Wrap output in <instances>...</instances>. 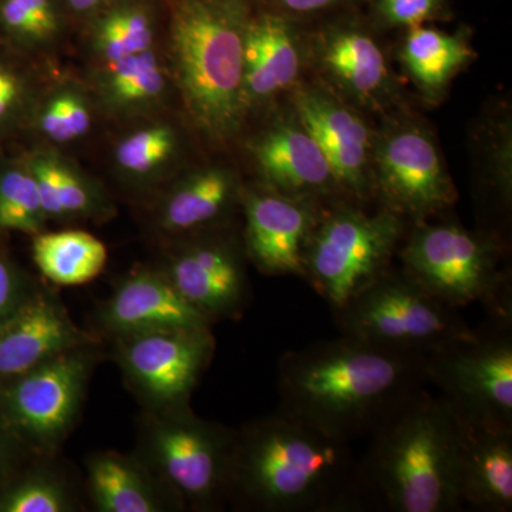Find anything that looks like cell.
<instances>
[{"instance_id": "cell-5", "label": "cell", "mask_w": 512, "mask_h": 512, "mask_svg": "<svg viewBox=\"0 0 512 512\" xmlns=\"http://www.w3.org/2000/svg\"><path fill=\"white\" fill-rule=\"evenodd\" d=\"M505 241L454 221L414 222L397 255L402 269L440 301L461 309L481 303L491 318H511Z\"/></svg>"}, {"instance_id": "cell-27", "label": "cell", "mask_w": 512, "mask_h": 512, "mask_svg": "<svg viewBox=\"0 0 512 512\" xmlns=\"http://www.w3.org/2000/svg\"><path fill=\"white\" fill-rule=\"evenodd\" d=\"M33 259L43 275L57 285L93 281L107 262V248L99 238L79 229L36 234Z\"/></svg>"}, {"instance_id": "cell-11", "label": "cell", "mask_w": 512, "mask_h": 512, "mask_svg": "<svg viewBox=\"0 0 512 512\" xmlns=\"http://www.w3.org/2000/svg\"><path fill=\"white\" fill-rule=\"evenodd\" d=\"M289 103L328 161L343 200L367 205L373 191L376 127L363 111L318 80L302 82Z\"/></svg>"}, {"instance_id": "cell-23", "label": "cell", "mask_w": 512, "mask_h": 512, "mask_svg": "<svg viewBox=\"0 0 512 512\" xmlns=\"http://www.w3.org/2000/svg\"><path fill=\"white\" fill-rule=\"evenodd\" d=\"M470 35L433 26L404 30L397 59L404 73L426 100L439 101L458 73L474 62Z\"/></svg>"}, {"instance_id": "cell-32", "label": "cell", "mask_w": 512, "mask_h": 512, "mask_svg": "<svg viewBox=\"0 0 512 512\" xmlns=\"http://www.w3.org/2000/svg\"><path fill=\"white\" fill-rule=\"evenodd\" d=\"M180 151V136L168 123L131 131L114 148V163L130 178H148L170 164Z\"/></svg>"}, {"instance_id": "cell-1", "label": "cell", "mask_w": 512, "mask_h": 512, "mask_svg": "<svg viewBox=\"0 0 512 512\" xmlns=\"http://www.w3.org/2000/svg\"><path fill=\"white\" fill-rule=\"evenodd\" d=\"M426 357L343 333L292 350L279 362V410L352 443L424 389Z\"/></svg>"}, {"instance_id": "cell-4", "label": "cell", "mask_w": 512, "mask_h": 512, "mask_svg": "<svg viewBox=\"0 0 512 512\" xmlns=\"http://www.w3.org/2000/svg\"><path fill=\"white\" fill-rule=\"evenodd\" d=\"M251 0H170L171 76L194 127L225 146L244 126L245 35Z\"/></svg>"}, {"instance_id": "cell-3", "label": "cell", "mask_w": 512, "mask_h": 512, "mask_svg": "<svg viewBox=\"0 0 512 512\" xmlns=\"http://www.w3.org/2000/svg\"><path fill=\"white\" fill-rule=\"evenodd\" d=\"M356 460L336 439L279 410L237 434L227 495L266 512H340Z\"/></svg>"}, {"instance_id": "cell-17", "label": "cell", "mask_w": 512, "mask_h": 512, "mask_svg": "<svg viewBox=\"0 0 512 512\" xmlns=\"http://www.w3.org/2000/svg\"><path fill=\"white\" fill-rule=\"evenodd\" d=\"M165 275L210 323L232 318L247 302L244 258L238 242L227 235L195 238L173 256Z\"/></svg>"}, {"instance_id": "cell-21", "label": "cell", "mask_w": 512, "mask_h": 512, "mask_svg": "<svg viewBox=\"0 0 512 512\" xmlns=\"http://www.w3.org/2000/svg\"><path fill=\"white\" fill-rule=\"evenodd\" d=\"M103 318L107 328L123 335L210 326L167 275L153 272H138L127 278L111 296Z\"/></svg>"}, {"instance_id": "cell-26", "label": "cell", "mask_w": 512, "mask_h": 512, "mask_svg": "<svg viewBox=\"0 0 512 512\" xmlns=\"http://www.w3.org/2000/svg\"><path fill=\"white\" fill-rule=\"evenodd\" d=\"M167 67L156 47L117 62L103 64L97 86L114 113H138L156 106L168 89Z\"/></svg>"}, {"instance_id": "cell-10", "label": "cell", "mask_w": 512, "mask_h": 512, "mask_svg": "<svg viewBox=\"0 0 512 512\" xmlns=\"http://www.w3.org/2000/svg\"><path fill=\"white\" fill-rule=\"evenodd\" d=\"M306 63L315 80L367 116L404 107L402 89L372 22L346 13L305 33Z\"/></svg>"}, {"instance_id": "cell-14", "label": "cell", "mask_w": 512, "mask_h": 512, "mask_svg": "<svg viewBox=\"0 0 512 512\" xmlns=\"http://www.w3.org/2000/svg\"><path fill=\"white\" fill-rule=\"evenodd\" d=\"M126 336L120 357L128 376L151 400L170 406L190 396L214 352L208 326Z\"/></svg>"}, {"instance_id": "cell-9", "label": "cell", "mask_w": 512, "mask_h": 512, "mask_svg": "<svg viewBox=\"0 0 512 512\" xmlns=\"http://www.w3.org/2000/svg\"><path fill=\"white\" fill-rule=\"evenodd\" d=\"M427 379L457 416L512 429L511 318L433 350L426 357Z\"/></svg>"}, {"instance_id": "cell-2", "label": "cell", "mask_w": 512, "mask_h": 512, "mask_svg": "<svg viewBox=\"0 0 512 512\" xmlns=\"http://www.w3.org/2000/svg\"><path fill=\"white\" fill-rule=\"evenodd\" d=\"M340 512H456V419L417 390L369 434Z\"/></svg>"}, {"instance_id": "cell-16", "label": "cell", "mask_w": 512, "mask_h": 512, "mask_svg": "<svg viewBox=\"0 0 512 512\" xmlns=\"http://www.w3.org/2000/svg\"><path fill=\"white\" fill-rule=\"evenodd\" d=\"M87 372V357L69 350L18 376L5 392L10 419L32 439H59L79 409Z\"/></svg>"}, {"instance_id": "cell-29", "label": "cell", "mask_w": 512, "mask_h": 512, "mask_svg": "<svg viewBox=\"0 0 512 512\" xmlns=\"http://www.w3.org/2000/svg\"><path fill=\"white\" fill-rule=\"evenodd\" d=\"M94 501L104 512H156L160 503L147 478L126 458L97 454L89 461Z\"/></svg>"}, {"instance_id": "cell-8", "label": "cell", "mask_w": 512, "mask_h": 512, "mask_svg": "<svg viewBox=\"0 0 512 512\" xmlns=\"http://www.w3.org/2000/svg\"><path fill=\"white\" fill-rule=\"evenodd\" d=\"M375 201L404 220H431L450 210L457 191L436 134L412 111H392L376 127L373 147Z\"/></svg>"}, {"instance_id": "cell-13", "label": "cell", "mask_w": 512, "mask_h": 512, "mask_svg": "<svg viewBox=\"0 0 512 512\" xmlns=\"http://www.w3.org/2000/svg\"><path fill=\"white\" fill-rule=\"evenodd\" d=\"M244 251L269 276L306 279L305 252L328 202L292 197L259 185L242 192Z\"/></svg>"}, {"instance_id": "cell-37", "label": "cell", "mask_w": 512, "mask_h": 512, "mask_svg": "<svg viewBox=\"0 0 512 512\" xmlns=\"http://www.w3.org/2000/svg\"><path fill=\"white\" fill-rule=\"evenodd\" d=\"M266 8L299 20L329 15V13L350 12L366 0H264Z\"/></svg>"}, {"instance_id": "cell-31", "label": "cell", "mask_w": 512, "mask_h": 512, "mask_svg": "<svg viewBox=\"0 0 512 512\" xmlns=\"http://www.w3.org/2000/svg\"><path fill=\"white\" fill-rule=\"evenodd\" d=\"M32 120L37 133L49 143H73L92 130V103L77 84L62 83L40 97Z\"/></svg>"}, {"instance_id": "cell-33", "label": "cell", "mask_w": 512, "mask_h": 512, "mask_svg": "<svg viewBox=\"0 0 512 512\" xmlns=\"http://www.w3.org/2000/svg\"><path fill=\"white\" fill-rule=\"evenodd\" d=\"M47 220L35 178L28 164L0 167V227L39 234Z\"/></svg>"}, {"instance_id": "cell-28", "label": "cell", "mask_w": 512, "mask_h": 512, "mask_svg": "<svg viewBox=\"0 0 512 512\" xmlns=\"http://www.w3.org/2000/svg\"><path fill=\"white\" fill-rule=\"evenodd\" d=\"M69 19L64 0H0V37L25 52L55 49Z\"/></svg>"}, {"instance_id": "cell-6", "label": "cell", "mask_w": 512, "mask_h": 512, "mask_svg": "<svg viewBox=\"0 0 512 512\" xmlns=\"http://www.w3.org/2000/svg\"><path fill=\"white\" fill-rule=\"evenodd\" d=\"M409 225L382 205L369 211L353 201L328 202L306 247L305 281L340 311L392 268Z\"/></svg>"}, {"instance_id": "cell-36", "label": "cell", "mask_w": 512, "mask_h": 512, "mask_svg": "<svg viewBox=\"0 0 512 512\" xmlns=\"http://www.w3.org/2000/svg\"><path fill=\"white\" fill-rule=\"evenodd\" d=\"M67 507L66 494L49 478L26 481L0 501V511L3 512H63Z\"/></svg>"}, {"instance_id": "cell-18", "label": "cell", "mask_w": 512, "mask_h": 512, "mask_svg": "<svg viewBox=\"0 0 512 512\" xmlns=\"http://www.w3.org/2000/svg\"><path fill=\"white\" fill-rule=\"evenodd\" d=\"M306 39L301 22L272 9L254 10L245 35L248 110L291 94L303 82Z\"/></svg>"}, {"instance_id": "cell-7", "label": "cell", "mask_w": 512, "mask_h": 512, "mask_svg": "<svg viewBox=\"0 0 512 512\" xmlns=\"http://www.w3.org/2000/svg\"><path fill=\"white\" fill-rule=\"evenodd\" d=\"M333 315L343 335L424 356L474 330L460 309L393 266Z\"/></svg>"}, {"instance_id": "cell-34", "label": "cell", "mask_w": 512, "mask_h": 512, "mask_svg": "<svg viewBox=\"0 0 512 512\" xmlns=\"http://www.w3.org/2000/svg\"><path fill=\"white\" fill-rule=\"evenodd\" d=\"M372 25L407 30L450 18L448 0H369Z\"/></svg>"}, {"instance_id": "cell-30", "label": "cell", "mask_w": 512, "mask_h": 512, "mask_svg": "<svg viewBox=\"0 0 512 512\" xmlns=\"http://www.w3.org/2000/svg\"><path fill=\"white\" fill-rule=\"evenodd\" d=\"M35 178L47 218L92 214L97 207L93 185L72 164L49 151L26 160Z\"/></svg>"}, {"instance_id": "cell-22", "label": "cell", "mask_w": 512, "mask_h": 512, "mask_svg": "<svg viewBox=\"0 0 512 512\" xmlns=\"http://www.w3.org/2000/svg\"><path fill=\"white\" fill-rule=\"evenodd\" d=\"M477 198L485 221L481 231L505 241L512 204V120L510 107L495 103L471 133Z\"/></svg>"}, {"instance_id": "cell-20", "label": "cell", "mask_w": 512, "mask_h": 512, "mask_svg": "<svg viewBox=\"0 0 512 512\" xmlns=\"http://www.w3.org/2000/svg\"><path fill=\"white\" fill-rule=\"evenodd\" d=\"M84 335L57 303L36 298L0 322V376H20L82 345Z\"/></svg>"}, {"instance_id": "cell-12", "label": "cell", "mask_w": 512, "mask_h": 512, "mask_svg": "<svg viewBox=\"0 0 512 512\" xmlns=\"http://www.w3.org/2000/svg\"><path fill=\"white\" fill-rule=\"evenodd\" d=\"M150 439L153 460L185 501L210 510L227 495L237 434L183 412L158 423Z\"/></svg>"}, {"instance_id": "cell-15", "label": "cell", "mask_w": 512, "mask_h": 512, "mask_svg": "<svg viewBox=\"0 0 512 512\" xmlns=\"http://www.w3.org/2000/svg\"><path fill=\"white\" fill-rule=\"evenodd\" d=\"M251 156L262 187L292 197L343 200L328 161L291 106L254 138Z\"/></svg>"}, {"instance_id": "cell-39", "label": "cell", "mask_w": 512, "mask_h": 512, "mask_svg": "<svg viewBox=\"0 0 512 512\" xmlns=\"http://www.w3.org/2000/svg\"><path fill=\"white\" fill-rule=\"evenodd\" d=\"M113 0H64L70 18L86 22Z\"/></svg>"}, {"instance_id": "cell-24", "label": "cell", "mask_w": 512, "mask_h": 512, "mask_svg": "<svg viewBox=\"0 0 512 512\" xmlns=\"http://www.w3.org/2000/svg\"><path fill=\"white\" fill-rule=\"evenodd\" d=\"M242 197L237 173L227 165H207L185 175L165 197L161 222L175 234L204 231L224 220Z\"/></svg>"}, {"instance_id": "cell-19", "label": "cell", "mask_w": 512, "mask_h": 512, "mask_svg": "<svg viewBox=\"0 0 512 512\" xmlns=\"http://www.w3.org/2000/svg\"><path fill=\"white\" fill-rule=\"evenodd\" d=\"M453 414L456 419V484L461 504L485 512H510L512 429L476 423Z\"/></svg>"}, {"instance_id": "cell-25", "label": "cell", "mask_w": 512, "mask_h": 512, "mask_svg": "<svg viewBox=\"0 0 512 512\" xmlns=\"http://www.w3.org/2000/svg\"><path fill=\"white\" fill-rule=\"evenodd\" d=\"M84 23L90 49L103 64L156 46L158 9L154 0H113Z\"/></svg>"}, {"instance_id": "cell-35", "label": "cell", "mask_w": 512, "mask_h": 512, "mask_svg": "<svg viewBox=\"0 0 512 512\" xmlns=\"http://www.w3.org/2000/svg\"><path fill=\"white\" fill-rule=\"evenodd\" d=\"M28 74L0 60V133L32 117L40 97Z\"/></svg>"}, {"instance_id": "cell-38", "label": "cell", "mask_w": 512, "mask_h": 512, "mask_svg": "<svg viewBox=\"0 0 512 512\" xmlns=\"http://www.w3.org/2000/svg\"><path fill=\"white\" fill-rule=\"evenodd\" d=\"M19 279L8 262L0 259V322L18 308Z\"/></svg>"}]
</instances>
